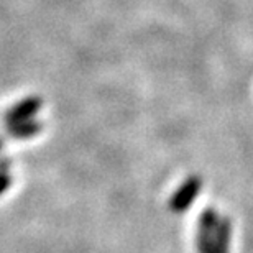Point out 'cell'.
Returning <instances> with one entry per match:
<instances>
[{
  "mask_svg": "<svg viewBox=\"0 0 253 253\" xmlns=\"http://www.w3.org/2000/svg\"><path fill=\"white\" fill-rule=\"evenodd\" d=\"M8 184H10V178H8V174H0V194L8 188Z\"/></svg>",
  "mask_w": 253,
  "mask_h": 253,
  "instance_id": "3957f363",
  "label": "cell"
},
{
  "mask_svg": "<svg viewBox=\"0 0 253 253\" xmlns=\"http://www.w3.org/2000/svg\"><path fill=\"white\" fill-rule=\"evenodd\" d=\"M2 143H3V141H2V138H0V150H2Z\"/></svg>",
  "mask_w": 253,
  "mask_h": 253,
  "instance_id": "277c9868",
  "label": "cell"
},
{
  "mask_svg": "<svg viewBox=\"0 0 253 253\" xmlns=\"http://www.w3.org/2000/svg\"><path fill=\"white\" fill-rule=\"evenodd\" d=\"M43 100L40 97H27L23 100L12 107L5 115V122L7 125H13V124H20V122H27L33 117L35 114L42 109Z\"/></svg>",
  "mask_w": 253,
  "mask_h": 253,
  "instance_id": "6da1fadb",
  "label": "cell"
},
{
  "mask_svg": "<svg viewBox=\"0 0 253 253\" xmlns=\"http://www.w3.org/2000/svg\"><path fill=\"white\" fill-rule=\"evenodd\" d=\"M43 125L40 122H33V120H27V122H20L8 125V133L15 136V138H30V136L37 135Z\"/></svg>",
  "mask_w": 253,
  "mask_h": 253,
  "instance_id": "7a4b0ae2",
  "label": "cell"
}]
</instances>
